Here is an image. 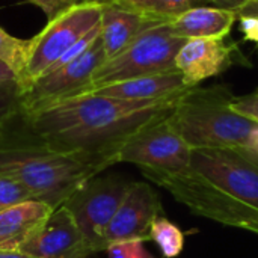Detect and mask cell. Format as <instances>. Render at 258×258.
I'll use <instances>...</instances> for the list:
<instances>
[{
	"label": "cell",
	"mask_w": 258,
	"mask_h": 258,
	"mask_svg": "<svg viewBox=\"0 0 258 258\" xmlns=\"http://www.w3.org/2000/svg\"><path fill=\"white\" fill-rule=\"evenodd\" d=\"M178 97L180 94L159 100H121L82 94L21 115L33 138L42 145L115 165L127 141L169 113Z\"/></svg>",
	"instance_id": "6da1fadb"
},
{
	"label": "cell",
	"mask_w": 258,
	"mask_h": 258,
	"mask_svg": "<svg viewBox=\"0 0 258 258\" xmlns=\"http://www.w3.org/2000/svg\"><path fill=\"white\" fill-rule=\"evenodd\" d=\"M109 166L112 163L104 159L54 151L36 139L27 144L0 141V175L17 180L30 190L33 200L54 210Z\"/></svg>",
	"instance_id": "7a4b0ae2"
},
{
	"label": "cell",
	"mask_w": 258,
	"mask_h": 258,
	"mask_svg": "<svg viewBox=\"0 0 258 258\" xmlns=\"http://www.w3.org/2000/svg\"><path fill=\"white\" fill-rule=\"evenodd\" d=\"M234 94L224 85L192 86L180 94L169 121L192 150L248 147L258 124L237 113Z\"/></svg>",
	"instance_id": "3957f363"
},
{
	"label": "cell",
	"mask_w": 258,
	"mask_h": 258,
	"mask_svg": "<svg viewBox=\"0 0 258 258\" xmlns=\"http://www.w3.org/2000/svg\"><path fill=\"white\" fill-rule=\"evenodd\" d=\"M186 41L172 32L169 23L147 29L121 53L106 59L95 70L86 92L116 82L175 71V56Z\"/></svg>",
	"instance_id": "277c9868"
},
{
	"label": "cell",
	"mask_w": 258,
	"mask_h": 258,
	"mask_svg": "<svg viewBox=\"0 0 258 258\" xmlns=\"http://www.w3.org/2000/svg\"><path fill=\"white\" fill-rule=\"evenodd\" d=\"M101 8L98 2L74 3L48 20L45 27L29 39L27 60L20 77L21 92L100 24Z\"/></svg>",
	"instance_id": "5b68a950"
},
{
	"label": "cell",
	"mask_w": 258,
	"mask_h": 258,
	"mask_svg": "<svg viewBox=\"0 0 258 258\" xmlns=\"http://www.w3.org/2000/svg\"><path fill=\"white\" fill-rule=\"evenodd\" d=\"M189 174L258 209V153L248 147L192 150Z\"/></svg>",
	"instance_id": "8992f818"
},
{
	"label": "cell",
	"mask_w": 258,
	"mask_h": 258,
	"mask_svg": "<svg viewBox=\"0 0 258 258\" xmlns=\"http://www.w3.org/2000/svg\"><path fill=\"white\" fill-rule=\"evenodd\" d=\"M169 113L157 118L132 136L119 150L118 163L136 165L147 178L160 174H189L192 148L172 127Z\"/></svg>",
	"instance_id": "52a82bcc"
},
{
	"label": "cell",
	"mask_w": 258,
	"mask_h": 258,
	"mask_svg": "<svg viewBox=\"0 0 258 258\" xmlns=\"http://www.w3.org/2000/svg\"><path fill=\"white\" fill-rule=\"evenodd\" d=\"M148 180L165 187L178 203L184 204L197 216L258 234V209L225 195L198 177L190 174H160L151 175Z\"/></svg>",
	"instance_id": "ba28073f"
},
{
	"label": "cell",
	"mask_w": 258,
	"mask_h": 258,
	"mask_svg": "<svg viewBox=\"0 0 258 258\" xmlns=\"http://www.w3.org/2000/svg\"><path fill=\"white\" fill-rule=\"evenodd\" d=\"M132 184L119 175H95L62 204L74 218L92 252L106 251L107 228Z\"/></svg>",
	"instance_id": "9c48e42d"
},
{
	"label": "cell",
	"mask_w": 258,
	"mask_h": 258,
	"mask_svg": "<svg viewBox=\"0 0 258 258\" xmlns=\"http://www.w3.org/2000/svg\"><path fill=\"white\" fill-rule=\"evenodd\" d=\"M106 60L101 38L71 62L41 76L21 92V113H29L60 100L82 95L91 85L92 74Z\"/></svg>",
	"instance_id": "30bf717a"
},
{
	"label": "cell",
	"mask_w": 258,
	"mask_h": 258,
	"mask_svg": "<svg viewBox=\"0 0 258 258\" xmlns=\"http://www.w3.org/2000/svg\"><path fill=\"white\" fill-rule=\"evenodd\" d=\"M160 213L162 203L156 190L147 183H133L107 228V246L116 242L150 240L151 225Z\"/></svg>",
	"instance_id": "8fae6325"
},
{
	"label": "cell",
	"mask_w": 258,
	"mask_h": 258,
	"mask_svg": "<svg viewBox=\"0 0 258 258\" xmlns=\"http://www.w3.org/2000/svg\"><path fill=\"white\" fill-rule=\"evenodd\" d=\"M20 252L33 258H88L94 254L65 206L50 215Z\"/></svg>",
	"instance_id": "7c38bea8"
},
{
	"label": "cell",
	"mask_w": 258,
	"mask_h": 258,
	"mask_svg": "<svg viewBox=\"0 0 258 258\" xmlns=\"http://www.w3.org/2000/svg\"><path fill=\"white\" fill-rule=\"evenodd\" d=\"M236 44L225 38L187 39L175 56V68L181 73L187 88L198 86L210 77H216L234 63Z\"/></svg>",
	"instance_id": "4fadbf2b"
},
{
	"label": "cell",
	"mask_w": 258,
	"mask_h": 258,
	"mask_svg": "<svg viewBox=\"0 0 258 258\" xmlns=\"http://www.w3.org/2000/svg\"><path fill=\"white\" fill-rule=\"evenodd\" d=\"M54 212L48 204L29 200L0 212V251L20 252L26 242Z\"/></svg>",
	"instance_id": "5bb4252c"
},
{
	"label": "cell",
	"mask_w": 258,
	"mask_h": 258,
	"mask_svg": "<svg viewBox=\"0 0 258 258\" xmlns=\"http://www.w3.org/2000/svg\"><path fill=\"white\" fill-rule=\"evenodd\" d=\"M156 24L160 23L116 5H103L100 17V38L106 59L121 53L142 32Z\"/></svg>",
	"instance_id": "9a60e30c"
},
{
	"label": "cell",
	"mask_w": 258,
	"mask_h": 258,
	"mask_svg": "<svg viewBox=\"0 0 258 258\" xmlns=\"http://www.w3.org/2000/svg\"><path fill=\"white\" fill-rule=\"evenodd\" d=\"M187 86L178 70L163 74L144 76L124 82L110 83L86 94H97L103 97L121 98V100H159L172 95H178L186 91Z\"/></svg>",
	"instance_id": "2e32d148"
},
{
	"label": "cell",
	"mask_w": 258,
	"mask_h": 258,
	"mask_svg": "<svg viewBox=\"0 0 258 258\" xmlns=\"http://www.w3.org/2000/svg\"><path fill=\"white\" fill-rule=\"evenodd\" d=\"M237 20L236 9L216 5L197 6L169 23L172 32L184 39L194 38H227Z\"/></svg>",
	"instance_id": "e0dca14e"
},
{
	"label": "cell",
	"mask_w": 258,
	"mask_h": 258,
	"mask_svg": "<svg viewBox=\"0 0 258 258\" xmlns=\"http://www.w3.org/2000/svg\"><path fill=\"white\" fill-rule=\"evenodd\" d=\"M113 5L159 23H171L192 8L216 3L213 0H118Z\"/></svg>",
	"instance_id": "ac0fdd59"
},
{
	"label": "cell",
	"mask_w": 258,
	"mask_h": 258,
	"mask_svg": "<svg viewBox=\"0 0 258 258\" xmlns=\"http://www.w3.org/2000/svg\"><path fill=\"white\" fill-rule=\"evenodd\" d=\"M150 240L156 242L165 258L178 257L184 248L183 231L163 216H159L150 230Z\"/></svg>",
	"instance_id": "d6986e66"
},
{
	"label": "cell",
	"mask_w": 258,
	"mask_h": 258,
	"mask_svg": "<svg viewBox=\"0 0 258 258\" xmlns=\"http://www.w3.org/2000/svg\"><path fill=\"white\" fill-rule=\"evenodd\" d=\"M27 51L29 39L15 38L0 26V59L14 68V71L18 76V83L27 60Z\"/></svg>",
	"instance_id": "ffe728a7"
},
{
	"label": "cell",
	"mask_w": 258,
	"mask_h": 258,
	"mask_svg": "<svg viewBox=\"0 0 258 258\" xmlns=\"http://www.w3.org/2000/svg\"><path fill=\"white\" fill-rule=\"evenodd\" d=\"M18 113H21V88L18 82L0 83V138Z\"/></svg>",
	"instance_id": "44dd1931"
},
{
	"label": "cell",
	"mask_w": 258,
	"mask_h": 258,
	"mask_svg": "<svg viewBox=\"0 0 258 258\" xmlns=\"http://www.w3.org/2000/svg\"><path fill=\"white\" fill-rule=\"evenodd\" d=\"M33 200V195L14 178L0 175V212L17 204Z\"/></svg>",
	"instance_id": "7402d4cb"
},
{
	"label": "cell",
	"mask_w": 258,
	"mask_h": 258,
	"mask_svg": "<svg viewBox=\"0 0 258 258\" xmlns=\"http://www.w3.org/2000/svg\"><path fill=\"white\" fill-rule=\"evenodd\" d=\"M231 107L242 116L258 124V88L248 95L234 97Z\"/></svg>",
	"instance_id": "603a6c76"
},
{
	"label": "cell",
	"mask_w": 258,
	"mask_h": 258,
	"mask_svg": "<svg viewBox=\"0 0 258 258\" xmlns=\"http://www.w3.org/2000/svg\"><path fill=\"white\" fill-rule=\"evenodd\" d=\"M32 5L38 6L47 17V20H51L53 17H56L60 11H63L65 8L77 3L76 0H27Z\"/></svg>",
	"instance_id": "cb8c5ba5"
},
{
	"label": "cell",
	"mask_w": 258,
	"mask_h": 258,
	"mask_svg": "<svg viewBox=\"0 0 258 258\" xmlns=\"http://www.w3.org/2000/svg\"><path fill=\"white\" fill-rule=\"evenodd\" d=\"M240 21V30L243 33V38L246 41H252L258 44V18L245 15V17H237Z\"/></svg>",
	"instance_id": "d4e9b609"
},
{
	"label": "cell",
	"mask_w": 258,
	"mask_h": 258,
	"mask_svg": "<svg viewBox=\"0 0 258 258\" xmlns=\"http://www.w3.org/2000/svg\"><path fill=\"white\" fill-rule=\"evenodd\" d=\"M138 240H130V242H116L110 243L106 248V252L109 254V258H128L135 245Z\"/></svg>",
	"instance_id": "484cf974"
},
{
	"label": "cell",
	"mask_w": 258,
	"mask_h": 258,
	"mask_svg": "<svg viewBox=\"0 0 258 258\" xmlns=\"http://www.w3.org/2000/svg\"><path fill=\"white\" fill-rule=\"evenodd\" d=\"M9 82H18V76L11 65H8L5 60L0 59V83H9Z\"/></svg>",
	"instance_id": "4316f807"
},
{
	"label": "cell",
	"mask_w": 258,
	"mask_h": 258,
	"mask_svg": "<svg viewBox=\"0 0 258 258\" xmlns=\"http://www.w3.org/2000/svg\"><path fill=\"white\" fill-rule=\"evenodd\" d=\"M236 14H237V17L251 15V17L258 18V0H245L243 5L236 9Z\"/></svg>",
	"instance_id": "83f0119b"
},
{
	"label": "cell",
	"mask_w": 258,
	"mask_h": 258,
	"mask_svg": "<svg viewBox=\"0 0 258 258\" xmlns=\"http://www.w3.org/2000/svg\"><path fill=\"white\" fill-rule=\"evenodd\" d=\"M128 258H154V257H153V255H151V254L144 248V242H142V240H138Z\"/></svg>",
	"instance_id": "f1b7e54d"
},
{
	"label": "cell",
	"mask_w": 258,
	"mask_h": 258,
	"mask_svg": "<svg viewBox=\"0 0 258 258\" xmlns=\"http://www.w3.org/2000/svg\"><path fill=\"white\" fill-rule=\"evenodd\" d=\"M218 6L227 8V9H237L239 6L243 5L245 0H213Z\"/></svg>",
	"instance_id": "f546056e"
},
{
	"label": "cell",
	"mask_w": 258,
	"mask_h": 258,
	"mask_svg": "<svg viewBox=\"0 0 258 258\" xmlns=\"http://www.w3.org/2000/svg\"><path fill=\"white\" fill-rule=\"evenodd\" d=\"M0 258H33L23 254V252H6V251H0Z\"/></svg>",
	"instance_id": "4dcf8cb0"
},
{
	"label": "cell",
	"mask_w": 258,
	"mask_h": 258,
	"mask_svg": "<svg viewBox=\"0 0 258 258\" xmlns=\"http://www.w3.org/2000/svg\"><path fill=\"white\" fill-rule=\"evenodd\" d=\"M249 148H252L254 151L258 153V127L254 130V133L251 136V145H249Z\"/></svg>",
	"instance_id": "1f68e13d"
},
{
	"label": "cell",
	"mask_w": 258,
	"mask_h": 258,
	"mask_svg": "<svg viewBox=\"0 0 258 258\" xmlns=\"http://www.w3.org/2000/svg\"><path fill=\"white\" fill-rule=\"evenodd\" d=\"M94 2H98V3H101V5H113V3H116L118 0H94Z\"/></svg>",
	"instance_id": "d6a6232c"
},
{
	"label": "cell",
	"mask_w": 258,
	"mask_h": 258,
	"mask_svg": "<svg viewBox=\"0 0 258 258\" xmlns=\"http://www.w3.org/2000/svg\"><path fill=\"white\" fill-rule=\"evenodd\" d=\"M79 2H94V0H77V3H79Z\"/></svg>",
	"instance_id": "836d02e7"
},
{
	"label": "cell",
	"mask_w": 258,
	"mask_h": 258,
	"mask_svg": "<svg viewBox=\"0 0 258 258\" xmlns=\"http://www.w3.org/2000/svg\"><path fill=\"white\" fill-rule=\"evenodd\" d=\"M76 2H77V0H76Z\"/></svg>",
	"instance_id": "e575fe53"
}]
</instances>
